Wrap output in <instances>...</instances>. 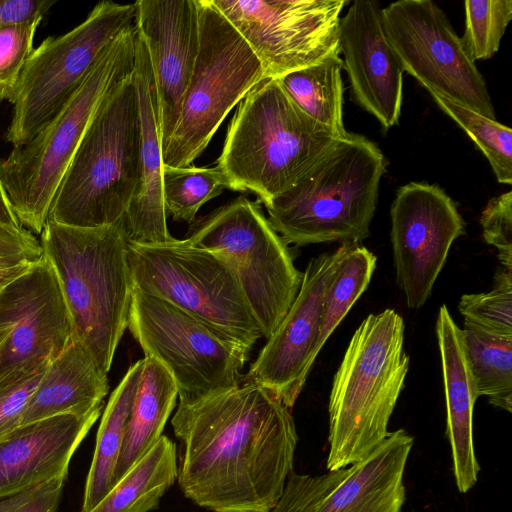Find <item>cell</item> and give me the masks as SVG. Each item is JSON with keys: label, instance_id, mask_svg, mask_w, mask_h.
Wrapping results in <instances>:
<instances>
[{"label": "cell", "instance_id": "obj_42", "mask_svg": "<svg viewBox=\"0 0 512 512\" xmlns=\"http://www.w3.org/2000/svg\"><path fill=\"white\" fill-rule=\"evenodd\" d=\"M0 222L13 226H21L18 222L11 205L9 203L8 197L6 195L5 189L2 185L0 179Z\"/></svg>", "mask_w": 512, "mask_h": 512}, {"label": "cell", "instance_id": "obj_29", "mask_svg": "<svg viewBox=\"0 0 512 512\" xmlns=\"http://www.w3.org/2000/svg\"><path fill=\"white\" fill-rule=\"evenodd\" d=\"M463 348L479 396L495 407L512 408V338L487 334L470 324L461 329Z\"/></svg>", "mask_w": 512, "mask_h": 512}, {"label": "cell", "instance_id": "obj_22", "mask_svg": "<svg viewBox=\"0 0 512 512\" xmlns=\"http://www.w3.org/2000/svg\"><path fill=\"white\" fill-rule=\"evenodd\" d=\"M446 401V433L451 446L458 490L469 491L476 483L480 466L473 440V411L478 398L465 356L461 329L448 308L442 305L436 321Z\"/></svg>", "mask_w": 512, "mask_h": 512}, {"label": "cell", "instance_id": "obj_5", "mask_svg": "<svg viewBox=\"0 0 512 512\" xmlns=\"http://www.w3.org/2000/svg\"><path fill=\"white\" fill-rule=\"evenodd\" d=\"M122 219V218H121ZM121 219L83 228L47 220L40 234L80 341L108 374L128 326L132 285Z\"/></svg>", "mask_w": 512, "mask_h": 512}, {"label": "cell", "instance_id": "obj_13", "mask_svg": "<svg viewBox=\"0 0 512 512\" xmlns=\"http://www.w3.org/2000/svg\"><path fill=\"white\" fill-rule=\"evenodd\" d=\"M388 42L404 72L430 94L496 120L486 81L464 51L445 12L431 0H399L382 8Z\"/></svg>", "mask_w": 512, "mask_h": 512}, {"label": "cell", "instance_id": "obj_6", "mask_svg": "<svg viewBox=\"0 0 512 512\" xmlns=\"http://www.w3.org/2000/svg\"><path fill=\"white\" fill-rule=\"evenodd\" d=\"M140 145L138 97L131 74L109 91L94 113L58 186L48 219L83 228L118 222L139 184Z\"/></svg>", "mask_w": 512, "mask_h": 512}, {"label": "cell", "instance_id": "obj_4", "mask_svg": "<svg viewBox=\"0 0 512 512\" xmlns=\"http://www.w3.org/2000/svg\"><path fill=\"white\" fill-rule=\"evenodd\" d=\"M387 160L376 143L348 133L288 191L265 204L284 242L361 243L370 236Z\"/></svg>", "mask_w": 512, "mask_h": 512}, {"label": "cell", "instance_id": "obj_1", "mask_svg": "<svg viewBox=\"0 0 512 512\" xmlns=\"http://www.w3.org/2000/svg\"><path fill=\"white\" fill-rule=\"evenodd\" d=\"M183 444L178 482L214 512H269L293 471L298 435L290 409L254 383L180 400L172 417Z\"/></svg>", "mask_w": 512, "mask_h": 512}, {"label": "cell", "instance_id": "obj_12", "mask_svg": "<svg viewBox=\"0 0 512 512\" xmlns=\"http://www.w3.org/2000/svg\"><path fill=\"white\" fill-rule=\"evenodd\" d=\"M145 357L174 379L180 400L228 390L243 383L248 353L179 307L132 288L127 326Z\"/></svg>", "mask_w": 512, "mask_h": 512}, {"label": "cell", "instance_id": "obj_7", "mask_svg": "<svg viewBox=\"0 0 512 512\" xmlns=\"http://www.w3.org/2000/svg\"><path fill=\"white\" fill-rule=\"evenodd\" d=\"M136 25L100 54L54 118L0 162V179L22 227L40 235L58 186L100 103L135 68Z\"/></svg>", "mask_w": 512, "mask_h": 512}, {"label": "cell", "instance_id": "obj_11", "mask_svg": "<svg viewBox=\"0 0 512 512\" xmlns=\"http://www.w3.org/2000/svg\"><path fill=\"white\" fill-rule=\"evenodd\" d=\"M135 16V3L101 1L78 26L33 49L11 102L6 138L14 147L30 141L54 118L103 50L135 24Z\"/></svg>", "mask_w": 512, "mask_h": 512}, {"label": "cell", "instance_id": "obj_8", "mask_svg": "<svg viewBox=\"0 0 512 512\" xmlns=\"http://www.w3.org/2000/svg\"><path fill=\"white\" fill-rule=\"evenodd\" d=\"M132 288L164 299L250 354L261 328L233 268L187 239L127 242Z\"/></svg>", "mask_w": 512, "mask_h": 512}, {"label": "cell", "instance_id": "obj_17", "mask_svg": "<svg viewBox=\"0 0 512 512\" xmlns=\"http://www.w3.org/2000/svg\"><path fill=\"white\" fill-rule=\"evenodd\" d=\"M340 255L339 246L309 261L296 298L244 375L243 383L262 386L289 409L319 354L324 296Z\"/></svg>", "mask_w": 512, "mask_h": 512}, {"label": "cell", "instance_id": "obj_3", "mask_svg": "<svg viewBox=\"0 0 512 512\" xmlns=\"http://www.w3.org/2000/svg\"><path fill=\"white\" fill-rule=\"evenodd\" d=\"M408 370L402 316L393 309L368 315L353 333L333 377L328 471L357 463L387 438Z\"/></svg>", "mask_w": 512, "mask_h": 512}, {"label": "cell", "instance_id": "obj_19", "mask_svg": "<svg viewBox=\"0 0 512 512\" xmlns=\"http://www.w3.org/2000/svg\"><path fill=\"white\" fill-rule=\"evenodd\" d=\"M351 98L373 115L384 130L398 125L404 69L388 42L382 8L376 0H355L339 23Z\"/></svg>", "mask_w": 512, "mask_h": 512}, {"label": "cell", "instance_id": "obj_24", "mask_svg": "<svg viewBox=\"0 0 512 512\" xmlns=\"http://www.w3.org/2000/svg\"><path fill=\"white\" fill-rule=\"evenodd\" d=\"M107 373L85 346L72 337L50 361L25 409L21 426L61 414H87L103 405Z\"/></svg>", "mask_w": 512, "mask_h": 512}, {"label": "cell", "instance_id": "obj_23", "mask_svg": "<svg viewBox=\"0 0 512 512\" xmlns=\"http://www.w3.org/2000/svg\"><path fill=\"white\" fill-rule=\"evenodd\" d=\"M414 438L404 429L390 432L370 454L349 467L348 475L315 512H401L404 470Z\"/></svg>", "mask_w": 512, "mask_h": 512}, {"label": "cell", "instance_id": "obj_36", "mask_svg": "<svg viewBox=\"0 0 512 512\" xmlns=\"http://www.w3.org/2000/svg\"><path fill=\"white\" fill-rule=\"evenodd\" d=\"M343 468L318 476L301 475L292 471L284 489L269 512H315L320 503L348 475Z\"/></svg>", "mask_w": 512, "mask_h": 512}, {"label": "cell", "instance_id": "obj_41", "mask_svg": "<svg viewBox=\"0 0 512 512\" xmlns=\"http://www.w3.org/2000/svg\"><path fill=\"white\" fill-rule=\"evenodd\" d=\"M35 263L21 264L12 267L0 269V294L5 288L10 285L14 280L25 274L31 266Z\"/></svg>", "mask_w": 512, "mask_h": 512}, {"label": "cell", "instance_id": "obj_27", "mask_svg": "<svg viewBox=\"0 0 512 512\" xmlns=\"http://www.w3.org/2000/svg\"><path fill=\"white\" fill-rule=\"evenodd\" d=\"M177 476L176 445L161 435L89 512H148L156 508Z\"/></svg>", "mask_w": 512, "mask_h": 512}, {"label": "cell", "instance_id": "obj_32", "mask_svg": "<svg viewBox=\"0 0 512 512\" xmlns=\"http://www.w3.org/2000/svg\"><path fill=\"white\" fill-rule=\"evenodd\" d=\"M484 154L499 183L512 185V130L443 96L430 94Z\"/></svg>", "mask_w": 512, "mask_h": 512}, {"label": "cell", "instance_id": "obj_43", "mask_svg": "<svg viewBox=\"0 0 512 512\" xmlns=\"http://www.w3.org/2000/svg\"><path fill=\"white\" fill-rule=\"evenodd\" d=\"M8 339V330L7 328L0 326V353L2 352L6 342Z\"/></svg>", "mask_w": 512, "mask_h": 512}, {"label": "cell", "instance_id": "obj_10", "mask_svg": "<svg viewBox=\"0 0 512 512\" xmlns=\"http://www.w3.org/2000/svg\"><path fill=\"white\" fill-rule=\"evenodd\" d=\"M199 45L163 165L187 167L206 149L232 108L263 81L260 61L211 0H197Z\"/></svg>", "mask_w": 512, "mask_h": 512}, {"label": "cell", "instance_id": "obj_21", "mask_svg": "<svg viewBox=\"0 0 512 512\" xmlns=\"http://www.w3.org/2000/svg\"><path fill=\"white\" fill-rule=\"evenodd\" d=\"M133 79L141 123L140 176L134 197L121 219L122 228L128 243H165L175 238L168 231L163 201L157 92L148 49L138 33Z\"/></svg>", "mask_w": 512, "mask_h": 512}, {"label": "cell", "instance_id": "obj_16", "mask_svg": "<svg viewBox=\"0 0 512 512\" xmlns=\"http://www.w3.org/2000/svg\"><path fill=\"white\" fill-rule=\"evenodd\" d=\"M396 281L411 309L431 295L452 243L465 234L455 202L438 185L410 182L401 186L390 209Z\"/></svg>", "mask_w": 512, "mask_h": 512}, {"label": "cell", "instance_id": "obj_18", "mask_svg": "<svg viewBox=\"0 0 512 512\" xmlns=\"http://www.w3.org/2000/svg\"><path fill=\"white\" fill-rule=\"evenodd\" d=\"M135 25L149 53L162 152L177 125L199 45L197 0H138Z\"/></svg>", "mask_w": 512, "mask_h": 512}, {"label": "cell", "instance_id": "obj_40", "mask_svg": "<svg viewBox=\"0 0 512 512\" xmlns=\"http://www.w3.org/2000/svg\"><path fill=\"white\" fill-rule=\"evenodd\" d=\"M43 256L40 240L31 231L0 222V269L36 263Z\"/></svg>", "mask_w": 512, "mask_h": 512}, {"label": "cell", "instance_id": "obj_15", "mask_svg": "<svg viewBox=\"0 0 512 512\" xmlns=\"http://www.w3.org/2000/svg\"><path fill=\"white\" fill-rule=\"evenodd\" d=\"M0 388L46 368L71 341L73 326L57 275L43 256L0 294Z\"/></svg>", "mask_w": 512, "mask_h": 512}, {"label": "cell", "instance_id": "obj_38", "mask_svg": "<svg viewBox=\"0 0 512 512\" xmlns=\"http://www.w3.org/2000/svg\"><path fill=\"white\" fill-rule=\"evenodd\" d=\"M68 472L0 498V512H57Z\"/></svg>", "mask_w": 512, "mask_h": 512}, {"label": "cell", "instance_id": "obj_2", "mask_svg": "<svg viewBox=\"0 0 512 512\" xmlns=\"http://www.w3.org/2000/svg\"><path fill=\"white\" fill-rule=\"evenodd\" d=\"M338 139L278 79H265L240 101L216 166L228 189L249 191L265 205L290 190Z\"/></svg>", "mask_w": 512, "mask_h": 512}, {"label": "cell", "instance_id": "obj_30", "mask_svg": "<svg viewBox=\"0 0 512 512\" xmlns=\"http://www.w3.org/2000/svg\"><path fill=\"white\" fill-rule=\"evenodd\" d=\"M340 247L341 255L324 296L318 352L366 290L376 269V256L361 243H342Z\"/></svg>", "mask_w": 512, "mask_h": 512}, {"label": "cell", "instance_id": "obj_34", "mask_svg": "<svg viewBox=\"0 0 512 512\" xmlns=\"http://www.w3.org/2000/svg\"><path fill=\"white\" fill-rule=\"evenodd\" d=\"M458 310L464 323L490 335L512 338V271L501 267L489 292L462 295Z\"/></svg>", "mask_w": 512, "mask_h": 512}, {"label": "cell", "instance_id": "obj_39", "mask_svg": "<svg viewBox=\"0 0 512 512\" xmlns=\"http://www.w3.org/2000/svg\"><path fill=\"white\" fill-rule=\"evenodd\" d=\"M47 367L0 388V440L21 426L25 409Z\"/></svg>", "mask_w": 512, "mask_h": 512}, {"label": "cell", "instance_id": "obj_35", "mask_svg": "<svg viewBox=\"0 0 512 512\" xmlns=\"http://www.w3.org/2000/svg\"><path fill=\"white\" fill-rule=\"evenodd\" d=\"M40 22L0 26V100L12 102Z\"/></svg>", "mask_w": 512, "mask_h": 512}, {"label": "cell", "instance_id": "obj_9", "mask_svg": "<svg viewBox=\"0 0 512 512\" xmlns=\"http://www.w3.org/2000/svg\"><path fill=\"white\" fill-rule=\"evenodd\" d=\"M259 203L241 195L196 221L186 239L233 268L268 339L296 298L303 273Z\"/></svg>", "mask_w": 512, "mask_h": 512}, {"label": "cell", "instance_id": "obj_20", "mask_svg": "<svg viewBox=\"0 0 512 512\" xmlns=\"http://www.w3.org/2000/svg\"><path fill=\"white\" fill-rule=\"evenodd\" d=\"M61 414L17 428L0 440V498L68 472L73 454L99 418Z\"/></svg>", "mask_w": 512, "mask_h": 512}, {"label": "cell", "instance_id": "obj_28", "mask_svg": "<svg viewBox=\"0 0 512 512\" xmlns=\"http://www.w3.org/2000/svg\"><path fill=\"white\" fill-rule=\"evenodd\" d=\"M343 68L340 54H332L313 65L277 78L291 99L309 117L338 138L349 133L343 122Z\"/></svg>", "mask_w": 512, "mask_h": 512}, {"label": "cell", "instance_id": "obj_26", "mask_svg": "<svg viewBox=\"0 0 512 512\" xmlns=\"http://www.w3.org/2000/svg\"><path fill=\"white\" fill-rule=\"evenodd\" d=\"M143 367L144 359L131 365L109 398L98 428L80 512H89L112 488L126 425L141 382Z\"/></svg>", "mask_w": 512, "mask_h": 512}, {"label": "cell", "instance_id": "obj_25", "mask_svg": "<svg viewBox=\"0 0 512 512\" xmlns=\"http://www.w3.org/2000/svg\"><path fill=\"white\" fill-rule=\"evenodd\" d=\"M143 359L141 382L126 425L113 485L160 438L178 397L176 383L167 370L152 357Z\"/></svg>", "mask_w": 512, "mask_h": 512}, {"label": "cell", "instance_id": "obj_14", "mask_svg": "<svg viewBox=\"0 0 512 512\" xmlns=\"http://www.w3.org/2000/svg\"><path fill=\"white\" fill-rule=\"evenodd\" d=\"M250 46L263 80L340 54V14L348 0H211Z\"/></svg>", "mask_w": 512, "mask_h": 512}, {"label": "cell", "instance_id": "obj_37", "mask_svg": "<svg viewBox=\"0 0 512 512\" xmlns=\"http://www.w3.org/2000/svg\"><path fill=\"white\" fill-rule=\"evenodd\" d=\"M480 224L485 242L497 249L502 267L512 271V191L493 197L487 203Z\"/></svg>", "mask_w": 512, "mask_h": 512}, {"label": "cell", "instance_id": "obj_33", "mask_svg": "<svg viewBox=\"0 0 512 512\" xmlns=\"http://www.w3.org/2000/svg\"><path fill=\"white\" fill-rule=\"evenodd\" d=\"M464 51L473 61L491 58L512 19L511 0H466Z\"/></svg>", "mask_w": 512, "mask_h": 512}, {"label": "cell", "instance_id": "obj_31", "mask_svg": "<svg viewBox=\"0 0 512 512\" xmlns=\"http://www.w3.org/2000/svg\"><path fill=\"white\" fill-rule=\"evenodd\" d=\"M227 188L217 166L170 167L163 165L162 192L166 215L191 224L200 207Z\"/></svg>", "mask_w": 512, "mask_h": 512}]
</instances>
